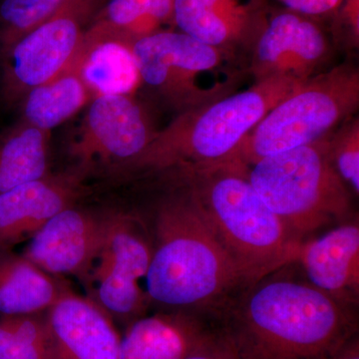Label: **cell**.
I'll use <instances>...</instances> for the list:
<instances>
[{
  "instance_id": "6da1fadb",
  "label": "cell",
  "mask_w": 359,
  "mask_h": 359,
  "mask_svg": "<svg viewBox=\"0 0 359 359\" xmlns=\"http://www.w3.org/2000/svg\"><path fill=\"white\" fill-rule=\"evenodd\" d=\"M222 323L241 359H332L358 335V309L316 289L292 264L249 285Z\"/></svg>"
},
{
  "instance_id": "7a4b0ae2",
  "label": "cell",
  "mask_w": 359,
  "mask_h": 359,
  "mask_svg": "<svg viewBox=\"0 0 359 359\" xmlns=\"http://www.w3.org/2000/svg\"><path fill=\"white\" fill-rule=\"evenodd\" d=\"M174 184L155 205L149 226L153 254L146 276L151 304L167 311L222 316L248 287L189 186Z\"/></svg>"
},
{
  "instance_id": "3957f363",
  "label": "cell",
  "mask_w": 359,
  "mask_h": 359,
  "mask_svg": "<svg viewBox=\"0 0 359 359\" xmlns=\"http://www.w3.org/2000/svg\"><path fill=\"white\" fill-rule=\"evenodd\" d=\"M167 174L180 177L191 189L250 285L294 263L302 242L259 197L247 166L235 156Z\"/></svg>"
},
{
  "instance_id": "277c9868",
  "label": "cell",
  "mask_w": 359,
  "mask_h": 359,
  "mask_svg": "<svg viewBox=\"0 0 359 359\" xmlns=\"http://www.w3.org/2000/svg\"><path fill=\"white\" fill-rule=\"evenodd\" d=\"M302 83L287 77L269 78L182 113L157 130L146 150L124 170L170 173L229 159L264 116Z\"/></svg>"
},
{
  "instance_id": "5b68a950",
  "label": "cell",
  "mask_w": 359,
  "mask_h": 359,
  "mask_svg": "<svg viewBox=\"0 0 359 359\" xmlns=\"http://www.w3.org/2000/svg\"><path fill=\"white\" fill-rule=\"evenodd\" d=\"M245 166L256 192L299 242L351 219L353 195L330 160V137Z\"/></svg>"
},
{
  "instance_id": "8992f818",
  "label": "cell",
  "mask_w": 359,
  "mask_h": 359,
  "mask_svg": "<svg viewBox=\"0 0 359 359\" xmlns=\"http://www.w3.org/2000/svg\"><path fill=\"white\" fill-rule=\"evenodd\" d=\"M359 105V71L335 66L302 82L245 136L235 157L250 165L266 156L330 137Z\"/></svg>"
},
{
  "instance_id": "52a82bcc",
  "label": "cell",
  "mask_w": 359,
  "mask_h": 359,
  "mask_svg": "<svg viewBox=\"0 0 359 359\" xmlns=\"http://www.w3.org/2000/svg\"><path fill=\"white\" fill-rule=\"evenodd\" d=\"M141 85L179 114L236 92L235 53L179 30L165 29L132 44Z\"/></svg>"
},
{
  "instance_id": "ba28073f",
  "label": "cell",
  "mask_w": 359,
  "mask_h": 359,
  "mask_svg": "<svg viewBox=\"0 0 359 359\" xmlns=\"http://www.w3.org/2000/svg\"><path fill=\"white\" fill-rule=\"evenodd\" d=\"M100 0H72L0 55V93L8 105L63 72L83 43Z\"/></svg>"
},
{
  "instance_id": "9c48e42d",
  "label": "cell",
  "mask_w": 359,
  "mask_h": 359,
  "mask_svg": "<svg viewBox=\"0 0 359 359\" xmlns=\"http://www.w3.org/2000/svg\"><path fill=\"white\" fill-rule=\"evenodd\" d=\"M156 132L134 95L97 96L87 105L68 154L83 176L97 167L124 170L146 150Z\"/></svg>"
},
{
  "instance_id": "30bf717a",
  "label": "cell",
  "mask_w": 359,
  "mask_h": 359,
  "mask_svg": "<svg viewBox=\"0 0 359 359\" xmlns=\"http://www.w3.org/2000/svg\"><path fill=\"white\" fill-rule=\"evenodd\" d=\"M252 43L250 71L255 82L275 77L306 81L318 74L330 49L320 25L287 9L259 25Z\"/></svg>"
},
{
  "instance_id": "8fae6325",
  "label": "cell",
  "mask_w": 359,
  "mask_h": 359,
  "mask_svg": "<svg viewBox=\"0 0 359 359\" xmlns=\"http://www.w3.org/2000/svg\"><path fill=\"white\" fill-rule=\"evenodd\" d=\"M107 212L97 215L75 205L49 219L29 240L22 255L52 276H72L91 283L106 231Z\"/></svg>"
},
{
  "instance_id": "7c38bea8",
  "label": "cell",
  "mask_w": 359,
  "mask_h": 359,
  "mask_svg": "<svg viewBox=\"0 0 359 359\" xmlns=\"http://www.w3.org/2000/svg\"><path fill=\"white\" fill-rule=\"evenodd\" d=\"M76 170L23 184L0 194V250L30 240L58 212L72 207L85 192Z\"/></svg>"
},
{
  "instance_id": "4fadbf2b",
  "label": "cell",
  "mask_w": 359,
  "mask_h": 359,
  "mask_svg": "<svg viewBox=\"0 0 359 359\" xmlns=\"http://www.w3.org/2000/svg\"><path fill=\"white\" fill-rule=\"evenodd\" d=\"M53 359H120L121 335L93 299L66 292L45 311Z\"/></svg>"
},
{
  "instance_id": "5bb4252c",
  "label": "cell",
  "mask_w": 359,
  "mask_h": 359,
  "mask_svg": "<svg viewBox=\"0 0 359 359\" xmlns=\"http://www.w3.org/2000/svg\"><path fill=\"white\" fill-rule=\"evenodd\" d=\"M294 264L316 289L349 306L359 304V224L348 219L299 245Z\"/></svg>"
},
{
  "instance_id": "9a60e30c",
  "label": "cell",
  "mask_w": 359,
  "mask_h": 359,
  "mask_svg": "<svg viewBox=\"0 0 359 359\" xmlns=\"http://www.w3.org/2000/svg\"><path fill=\"white\" fill-rule=\"evenodd\" d=\"M219 314L167 311L142 316L127 325L120 359H184L221 321Z\"/></svg>"
},
{
  "instance_id": "2e32d148",
  "label": "cell",
  "mask_w": 359,
  "mask_h": 359,
  "mask_svg": "<svg viewBox=\"0 0 359 359\" xmlns=\"http://www.w3.org/2000/svg\"><path fill=\"white\" fill-rule=\"evenodd\" d=\"M174 25L203 43L231 53L254 41L259 26L254 0H175Z\"/></svg>"
},
{
  "instance_id": "e0dca14e",
  "label": "cell",
  "mask_w": 359,
  "mask_h": 359,
  "mask_svg": "<svg viewBox=\"0 0 359 359\" xmlns=\"http://www.w3.org/2000/svg\"><path fill=\"white\" fill-rule=\"evenodd\" d=\"M152 254L150 231L141 217L131 212H107L102 249L92 275L140 285L147 276Z\"/></svg>"
},
{
  "instance_id": "ac0fdd59",
  "label": "cell",
  "mask_w": 359,
  "mask_h": 359,
  "mask_svg": "<svg viewBox=\"0 0 359 359\" xmlns=\"http://www.w3.org/2000/svg\"><path fill=\"white\" fill-rule=\"evenodd\" d=\"M69 290L23 255L0 250L1 316L44 313Z\"/></svg>"
},
{
  "instance_id": "d6986e66",
  "label": "cell",
  "mask_w": 359,
  "mask_h": 359,
  "mask_svg": "<svg viewBox=\"0 0 359 359\" xmlns=\"http://www.w3.org/2000/svg\"><path fill=\"white\" fill-rule=\"evenodd\" d=\"M73 63L94 98L104 95H134L141 86L132 44L121 39H90Z\"/></svg>"
},
{
  "instance_id": "ffe728a7",
  "label": "cell",
  "mask_w": 359,
  "mask_h": 359,
  "mask_svg": "<svg viewBox=\"0 0 359 359\" xmlns=\"http://www.w3.org/2000/svg\"><path fill=\"white\" fill-rule=\"evenodd\" d=\"M174 4L175 0H108L90 20L85 36L133 44L174 25Z\"/></svg>"
},
{
  "instance_id": "44dd1931",
  "label": "cell",
  "mask_w": 359,
  "mask_h": 359,
  "mask_svg": "<svg viewBox=\"0 0 359 359\" xmlns=\"http://www.w3.org/2000/svg\"><path fill=\"white\" fill-rule=\"evenodd\" d=\"M93 98L72 61L57 76L30 90L23 97L21 121L50 133Z\"/></svg>"
},
{
  "instance_id": "7402d4cb",
  "label": "cell",
  "mask_w": 359,
  "mask_h": 359,
  "mask_svg": "<svg viewBox=\"0 0 359 359\" xmlns=\"http://www.w3.org/2000/svg\"><path fill=\"white\" fill-rule=\"evenodd\" d=\"M49 134L20 120L0 136V194L50 174Z\"/></svg>"
},
{
  "instance_id": "603a6c76",
  "label": "cell",
  "mask_w": 359,
  "mask_h": 359,
  "mask_svg": "<svg viewBox=\"0 0 359 359\" xmlns=\"http://www.w3.org/2000/svg\"><path fill=\"white\" fill-rule=\"evenodd\" d=\"M0 359H53L45 313L1 316Z\"/></svg>"
},
{
  "instance_id": "cb8c5ba5",
  "label": "cell",
  "mask_w": 359,
  "mask_h": 359,
  "mask_svg": "<svg viewBox=\"0 0 359 359\" xmlns=\"http://www.w3.org/2000/svg\"><path fill=\"white\" fill-rule=\"evenodd\" d=\"M72 0H0V55Z\"/></svg>"
},
{
  "instance_id": "d4e9b609",
  "label": "cell",
  "mask_w": 359,
  "mask_h": 359,
  "mask_svg": "<svg viewBox=\"0 0 359 359\" xmlns=\"http://www.w3.org/2000/svg\"><path fill=\"white\" fill-rule=\"evenodd\" d=\"M330 156L340 179L353 196L359 194V120L351 117L330 137Z\"/></svg>"
},
{
  "instance_id": "484cf974",
  "label": "cell",
  "mask_w": 359,
  "mask_h": 359,
  "mask_svg": "<svg viewBox=\"0 0 359 359\" xmlns=\"http://www.w3.org/2000/svg\"><path fill=\"white\" fill-rule=\"evenodd\" d=\"M184 359H241L235 342L221 321Z\"/></svg>"
},
{
  "instance_id": "4316f807",
  "label": "cell",
  "mask_w": 359,
  "mask_h": 359,
  "mask_svg": "<svg viewBox=\"0 0 359 359\" xmlns=\"http://www.w3.org/2000/svg\"><path fill=\"white\" fill-rule=\"evenodd\" d=\"M285 6L287 11L313 16L325 15L340 8L344 0H278Z\"/></svg>"
},
{
  "instance_id": "83f0119b",
  "label": "cell",
  "mask_w": 359,
  "mask_h": 359,
  "mask_svg": "<svg viewBox=\"0 0 359 359\" xmlns=\"http://www.w3.org/2000/svg\"><path fill=\"white\" fill-rule=\"evenodd\" d=\"M341 7L351 42L355 46L359 39V0H344Z\"/></svg>"
},
{
  "instance_id": "f1b7e54d",
  "label": "cell",
  "mask_w": 359,
  "mask_h": 359,
  "mask_svg": "<svg viewBox=\"0 0 359 359\" xmlns=\"http://www.w3.org/2000/svg\"><path fill=\"white\" fill-rule=\"evenodd\" d=\"M332 359H359V337L356 335Z\"/></svg>"
},
{
  "instance_id": "f546056e",
  "label": "cell",
  "mask_w": 359,
  "mask_h": 359,
  "mask_svg": "<svg viewBox=\"0 0 359 359\" xmlns=\"http://www.w3.org/2000/svg\"><path fill=\"white\" fill-rule=\"evenodd\" d=\"M102 1V0H100V2Z\"/></svg>"
}]
</instances>
